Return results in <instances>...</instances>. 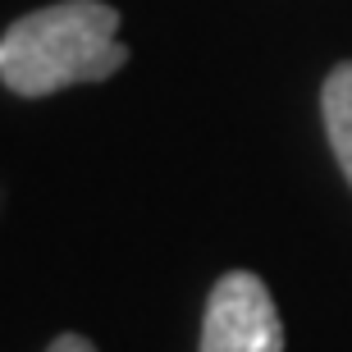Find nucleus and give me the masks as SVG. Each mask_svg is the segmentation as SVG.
Returning a JSON list of instances; mask_svg holds the SVG:
<instances>
[{"instance_id": "nucleus-3", "label": "nucleus", "mask_w": 352, "mask_h": 352, "mask_svg": "<svg viewBox=\"0 0 352 352\" xmlns=\"http://www.w3.org/2000/svg\"><path fill=\"white\" fill-rule=\"evenodd\" d=\"M320 115H325V133H329V146H334V160H339L343 179L352 183V60H343V65H334L325 74Z\"/></svg>"}, {"instance_id": "nucleus-1", "label": "nucleus", "mask_w": 352, "mask_h": 352, "mask_svg": "<svg viewBox=\"0 0 352 352\" xmlns=\"http://www.w3.org/2000/svg\"><path fill=\"white\" fill-rule=\"evenodd\" d=\"M115 32L119 10L105 0H60L32 10L0 37V82L14 96L37 101L78 82L115 78L129 65V46Z\"/></svg>"}, {"instance_id": "nucleus-4", "label": "nucleus", "mask_w": 352, "mask_h": 352, "mask_svg": "<svg viewBox=\"0 0 352 352\" xmlns=\"http://www.w3.org/2000/svg\"><path fill=\"white\" fill-rule=\"evenodd\" d=\"M46 352H96V348H91V339H82V334H60V339H51Z\"/></svg>"}, {"instance_id": "nucleus-2", "label": "nucleus", "mask_w": 352, "mask_h": 352, "mask_svg": "<svg viewBox=\"0 0 352 352\" xmlns=\"http://www.w3.org/2000/svg\"><path fill=\"white\" fill-rule=\"evenodd\" d=\"M201 352H284V320L261 274L229 270L206 293Z\"/></svg>"}]
</instances>
